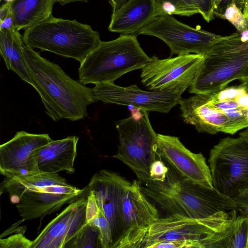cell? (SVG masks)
<instances>
[{
  "mask_svg": "<svg viewBox=\"0 0 248 248\" xmlns=\"http://www.w3.org/2000/svg\"><path fill=\"white\" fill-rule=\"evenodd\" d=\"M150 59L137 35L121 34L114 40L101 41L80 63L79 81L84 85L114 83L127 73L141 69Z\"/></svg>",
  "mask_w": 248,
  "mask_h": 248,
  "instance_id": "4",
  "label": "cell"
},
{
  "mask_svg": "<svg viewBox=\"0 0 248 248\" xmlns=\"http://www.w3.org/2000/svg\"><path fill=\"white\" fill-rule=\"evenodd\" d=\"M23 52L31 86L39 94L46 114L54 122H73L87 116V107L96 102L93 89L73 79L59 65L25 44Z\"/></svg>",
  "mask_w": 248,
  "mask_h": 248,
  "instance_id": "1",
  "label": "cell"
},
{
  "mask_svg": "<svg viewBox=\"0 0 248 248\" xmlns=\"http://www.w3.org/2000/svg\"><path fill=\"white\" fill-rule=\"evenodd\" d=\"M116 172L101 170L92 177L89 191L94 194L98 206L108 220L111 233V248H116L123 230V200L131 184Z\"/></svg>",
  "mask_w": 248,
  "mask_h": 248,
  "instance_id": "14",
  "label": "cell"
},
{
  "mask_svg": "<svg viewBox=\"0 0 248 248\" xmlns=\"http://www.w3.org/2000/svg\"><path fill=\"white\" fill-rule=\"evenodd\" d=\"M128 0H109L112 8V13L118 10Z\"/></svg>",
  "mask_w": 248,
  "mask_h": 248,
  "instance_id": "37",
  "label": "cell"
},
{
  "mask_svg": "<svg viewBox=\"0 0 248 248\" xmlns=\"http://www.w3.org/2000/svg\"><path fill=\"white\" fill-rule=\"evenodd\" d=\"M204 56L189 54L159 59L154 56L141 69V81L150 91L183 93L198 74Z\"/></svg>",
  "mask_w": 248,
  "mask_h": 248,
  "instance_id": "11",
  "label": "cell"
},
{
  "mask_svg": "<svg viewBox=\"0 0 248 248\" xmlns=\"http://www.w3.org/2000/svg\"><path fill=\"white\" fill-rule=\"evenodd\" d=\"M11 2H6L0 8V21L3 20L11 12Z\"/></svg>",
  "mask_w": 248,
  "mask_h": 248,
  "instance_id": "36",
  "label": "cell"
},
{
  "mask_svg": "<svg viewBox=\"0 0 248 248\" xmlns=\"http://www.w3.org/2000/svg\"><path fill=\"white\" fill-rule=\"evenodd\" d=\"M87 203L85 197L70 203L32 241L31 248H67L88 223Z\"/></svg>",
  "mask_w": 248,
  "mask_h": 248,
  "instance_id": "16",
  "label": "cell"
},
{
  "mask_svg": "<svg viewBox=\"0 0 248 248\" xmlns=\"http://www.w3.org/2000/svg\"><path fill=\"white\" fill-rule=\"evenodd\" d=\"M1 29H16L15 26L14 17L11 11L3 20L0 21V30Z\"/></svg>",
  "mask_w": 248,
  "mask_h": 248,
  "instance_id": "35",
  "label": "cell"
},
{
  "mask_svg": "<svg viewBox=\"0 0 248 248\" xmlns=\"http://www.w3.org/2000/svg\"><path fill=\"white\" fill-rule=\"evenodd\" d=\"M159 157L185 178L214 188L211 171L201 153L187 149L177 137L157 134Z\"/></svg>",
  "mask_w": 248,
  "mask_h": 248,
  "instance_id": "15",
  "label": "cell"
},
{
  "mask_svg": "<svg viewBox=\"0 0 248 248\" xmlns=\"http://www.w3.org/2000/svg\"><path fill=\"white\" fill-rule=\"evenodd\" d=\"M204 56L202 65L189 87L190 93L218 91L236 79L248 65V29L225 36Z\"/></svg>",
  "mask_w": 248,
  "mask_h": 248,
  "instance_id": "6",
  "label": "cell"
},
{
  "mask_svg": "<svg viewBox=\"0 0 248 248\" xmlns=\"http://www.w3.org/2000/svg\"><path fill=\"white\" fill-rule=\"evenodd\" d=\"M214 188L233 199L248 187V141L226 137L210 150L208 159Z\"/></svg>",
  "mask_w": 248,
  "mask_h": 248,
  "instance_id": "8",
  "label": "cell"
},
{
  "mask_svg": "<svg viewBox=\"0 0 248 248\" xmlns=\"http://www.w3.org/2000/svg\"><path fill=\"white\" fill-rule=\"evenodd\" d=\"M32 241L18 232L6 238L0 239V248H31Z\"/></svg>",
  "mask_w": 248,
  "mask_h": 248,
  "instance_id": "29",
  "label": "cell"
},
{
  "mask_svg": "<svg viewBox=\"0 0 248 248\" xmlns=\"http://www.w3.org/2000/svg\"><path fill=\"white\" fill-rule=\"evenodd\" d=\"M25 44L80 63L100 44L99 33L76 20L52 16L25 30Z\"/></svg>",
  "mask_w": 248,
  "mask_h": 248,
  "instance_id": "5",
  "label": "cell"
},
{
  "mask_svg": "<svg viewBox=\"0 0 248 248\" xmlns=\"http://www.w3.org/2000/svg\"><path fill=\"white\" fill-rule=\"evenodd\" d=\"M47 134L17 132L0 146V172L6 178L34 175L32 155L34 151L51 142Z\"/></svg>",
  "mask_w": 248,
  "mask_h": 248,
  "instance_id": "17",
  "label": "cell"
},
{
  "mask_svg": "<svg viewBox=\"0 0 248 248\" xmlns=\"http://www.w3.org/2000/svg\"><path fill=\"white\" fill-rule=\"evenodd\" d=\"M242 12L245 17L248 20V0H245Z\"/></svg>",
  "mask_w": 248,
  "mask_h": 248,
  "instance_id": "40",
  "label": "cell"
},
{
  "mask_svg": "<svg viewBox=\"0 0 248 248\" xmlns=\"http://www.w3.org/2000/svg\"><path fill=\"white\" fill-rule=\"evenodd\" d=\"M218 17L228 21L239 32L248 29V20L245 17L242 11L234 2L229 5Z\"/></svg>",
  "mask_w": 248,
  "mask_h": 248,
  "instance_id": "27",
  "label": "cell"
},
{
  "mask_svg": "<svg viewBox=\"0 0 248 248\" xmlns=\"http://www.w3.org/2000/svg\"><path fill=\"white\" fill-rule=\"evenodd\" d=\"M23 36L16 29L0 30V53L7 68L32 85L24 57Z\"/></svg>",
  "mask_w": 248,
  "mask_h": 248,
  "instance_id": "22",
  "label": "cell"
},
{
  "mask_svg": "<svg viewBox=\"0 0 248 248\" xmlns=\"http://www.w3.org/2000/svg\"><path fill=\"white\" fill-rule=\"evenodd\" d=\"M156 17L154 0H128L112 14L108 29L111 32L137 36Z\"/></svg>",
  "mask_w": 248,
  "mask_h": 248,
  "instance_id": "20",
  "label": "cell"
},
{
  "mask_svg": "<svg viewBox=\"0 0 248 248\" xmlns=\"http://www.w3.org/2000/svg\"><path fill=\"white\" fill-rule=\"evenodd\" d=\"M193 0L199 9L200 14L207 22H210L215 18L214 0Z\"/></svg>",
  "mask_w": 248,
  "mask_h": 248,
  "instance_id": "31",
  "label": "cell"
},
{
  "mask_svg": "<svg viewBox=\"0 0 248 248\" xmlns=\"http://www.w3.org/2000/svg\"><path fill=\"white\" fill-rule=\"evenodd\" d=\"M236 79L240 80L242 83H248V65L237 76Z\"/></svg>",
  "mask_w": 248,
  "mask_h": 248,
  "instance_id": "38",
  "label": "cell"
},
{
  "mask_svg": "<svg viewBox=\"0 0 248 248\" xmlns=\"http://www.w3.org/2000/svg\"><path fill=\"white\" fill-rule=\"evenodd\" d=\"M78 141L77 136H69L52 140L34 151L32 159L35 174L58 173L61 171L74 173Z\"/></svg>",
  "mask_w": 248,
  "mask_h": 248,
  "instance_id": "19",
  "label": "cell"
},
{
  "mask_svg": "<svg viewBox=\"0 0 248 248\" xmlns=\"http://www.w3.org/2000/svg\"><path fill=\"white\" fill-rule=\"evenodd\" d=\"M166 165L169 169L164 181L151 179L140 185L143 192L167 215L204 218L219 212L230 213L240 208L232 198L214 188L189 181Z\"/></svg>",
  "mask_w": 248,
  "mask_h": 248,
  "instance_id": "2",
  "label": "cell"
},
{
  "mask_svg": "<svg viewBox=\"0 0 248 248\" xmlns=\"http://www.w3.org/2000/svg\"><path fill=\"white\" fill-rule=\"evenodd\" d=\"M67 248H102L100 233L98 228L95 225L87 223Z\"/></svg>",
  "mask_w": 248,
  "mask_h": 248,
  "instance_id": "25",
  "label": "cell"
},
{
  "mask_svg": "<svg viewBox=\"0 0 248 248\" xmlns=\"http://www.w3.org/2000/svg\"><path fill=\"white\" fill-rule=\"evenodd\" d=\"M99 210V208L94 194L92 191H89L86 206V218L88 223L96 216Z\"/></svg>",
  "mask_w": 248,
  "mask_h": 248,
  "instance_id": "33",
  "label": "cell"
},
{
  "mask_svg": "<svg viewBox=\"0 0 248 248\" xmlns=\"http://www.w3.org/2000/svg\"><path fill=\"white\" fill-rule=\"evenodd\" d=\"M239 136L248 141V127L246 128V130L240 132Z\"/></svg>",
  "mask_w": 248,
  "mask_h": 248,
  "instance_id": "41",
  "label": "cell"
},
{
  "mask_svg": "<svg viewBox=\"0 0 248 248\" xmlns=\"http://www.w3.org/2000/svg\"><path fill=\"white\" fill-rule=\"evenodd\" d=\"M88 223L98 228L102 248H111L112 239L109 223L100 209L96 216Z\"/></svg>",
  "mask_w": 248,
  "mask_h": 248,
  "instance_id": "28",
  "label": "cell"
},
{
  "mask_svg": "<svg viewBox=\"0 0 248 248\" xmlns=\"http://www.w3.org/2000/svg\"><path fill=\"white\" fill-rule=\"evenodd\" d=\"M88 190V186L80 189L70 185L36 188L24 193L16 207L25 220L43 217L59 211L64 204L78 200Z\"/></svg>",
  "mask_w": 248,
  "mask_h": 248,
  "instance_id": "18",
  "label": "cell"
},
{
  "mask_svg": "<svg viewBox=\"0 0 248 248\" xmlns=\"http://www.w3.org/2000/svg\"><path fill=\"white\" fill-rule=\"evenodd\" d=\"M132 108L130 117L116 124L119 145L113 157L130 168L143 185L151 180V164L159 158L157 134L150 123L148 111Z\"/></svg>",
  "mask_w": 248,
  "mask_h": 248,
  "instance_id": "7",
  "label": "cell"
},
{
  "mask_svg": "<svg viewBox=\"0 0 248 248\" xmlns=\"http://www.w3.org/2000/svg\"><path fill=\"white\" fill-rule=\"evenodd\" d=\"M67 186L69 184L58 173H44L34 175L5 177L1 185L0 190L9 194L11 202L18 203L22 195L35 188L53 185Z\"/></svg>",
  "mask_w": 248,
  "mask_h": 248,
  "instance_id": "24",
  "label": "cell"
},
{
  "mask_svg": "<svg viewBox=\"0 0 248 248\" xmlns=\"http://www.w3.org/2000/svg\"><path fill=\"white\" fill-rule=\"evenodd\" d=\"M248 239V217L237 216L236 210L222 228L203 243V248H247Z\"/></svg>",
  "mask_w": 248,
  "mask_h": 248,
  "instance_id": "21",
  "label": "cell"
},
{
  "mask_svg": "<svg viewBox=\"0 0 248 248\" xmlns=\"http://www.w3.org/2000/svg\"><path fill=\"white\" fill-rule=\"evenodd\" d=\"M168 169V167L161 159H156L151 164L150 167L151 179L155 181H164Z\"/></svg>",
  "mask_w": 248,
  "mask_h": 248,
  "instance_id": "30",
  "label": "cell"
},
{
  "mask_svg": "<svg viewBox=\"0 0 248 248\" xmlns=\"http://www.w3.org/2000/svg\"><path fill=\"white\" fill-rule=\"evenodd\" d=\"M247 248H248V241H247Z\"/></svg>",
  "mask_w": 248,
  "mask_h": 248,
  "instance_id": "43",
  "label": "cell"
},
{
  "mask_svg": "<svg viewBox=\"0 0 248 248\" xmlns=\"http://www.w3.org/2000/svg\"><path fill=\"white\" fill-rule=\"evenodd\" d=\"M57 1L62 6L74 2H83L85 3L88 2V0H57Z\"/></svg>",
  "mask_w": 248,
  "mask_h": 248,
  "instance_id": "39",
  "label": "cell"
},
{
  "mask_svg": "<svg viewBox=\"0 0 248 248\" xmlns=\"http://www.w3.org/2000/svg\"><path fill=\"white\" fill-rule=\"evenodd\" d=\"M179 104L184 121L199 132L233 135L248 127V83L195 94Z\"/></svg>",
  "mask_w": 248,
  "mask_h": 248,
  "instance_id": "3",
  "label": "cell"
},
{
  "mask_svg": "<svg viewBox=\"0 0 248 248\" xmlns=\"http://www.w3.org/2000/svg\"><path fill=\"white\" fill-rule=\"evenodd\" d=\"M138 180L126 188L123 200V230L116 248H140L151 225L160 217Z\"/></svg>",
  "mask_w": 248,
  "mask_h": 248,
  "instance_id": "12",
  "label": "cell"
},
{
  "mask_svg": "<svg viewBox=\"0 0 248 248\" xmlns=\"http://www.w3.org/2000/svg\"><path fill=\"white\" fill-rule=\"evenodd\" d=\"M57 0H14L11 11L16 30H27L47 19L52 16Z\"/></svg>",
  "mask_w": 248,
  "mask_h": 248,
  "instance_id": "23",
  "label": "cell"
},
{
  "mask_svg": "<svg viewBox=\"0 0 248 248\" xmlns=\"http://www.w3.org/2000/svg\"><path fill=\"white\" fill-rule=\"evenodd\" d=\"M231 217L219 212L204 218H191L178 215L159 218L150 227L141 248H149L161 241L180 243L182 248H203L204 242L220 230Z\"/></svg>",
  "mask_w": 248,
  "mask_h": 248,
  "instance_id": "9",
  "label": "cell"
},
{
  "mask_svg": "<svg viewBox=\"0 0 248 248\" xmlns=\"http://www.w3.org/2000/svg\"><path fill=\"white\" fill-rule=\"evenodd\" d=\"M245 1V0H214L215 16L218 17L223 14L227 7L233 2L242 11Z\"/></svg>",
  "mask_w": 248,
  "mask_h": 248,
  "instance_id": "32",
  "label": "cell"
},
{
  "mask_svg": "<svg viewBox=\"0 0 248 248\" xmlns=\"http://www.w3.org/2000/svg\"><path fill=\"white\" fill-rule=\"evenodd\" d=\"M92 89L96 101L161 113H168L179 104L183 93L176 91H146L135 84L121 87L114 83L97 84Z\"/></svg>",
  "mask_w": 248,
  "mask_h": 248,
  "instance_id": "13",
  "label": "cell"
},
{
  "mask_svg": "<svg viewBox=\"0 0 248 248\" xmlns=\"http://www.w3.org/2000/svg\"><path fill=\"white\" fill-rule=\"evenodd\" d=\"M5 0L6 2H12L14 0Z\"/></svg>",
  "mask_w": 248,
  "mask_h": 248,
  "instance_id": "42",
  "label": "cell"
},
{
  "mask_svg": "<svg viewBox=\"0 0 248 248\" xmlns=\"http://www.w3.org/2000/svg\"><path fill=\"white\" fill-rule=\"evenodd\" d=\"M238 204L240 208H243L248 212V187L240 190L233 199Z\"/></svg>",
  "mask_w": 248,
  "mask_h": 248,
  "instance_id": "34",
  "label": "cell"
},
{
  "mask_svg": "<svg viewBox=\"0 0 248 248\" xmlns=\"http://www.w3.org/2000/svg\"><path fill=\"white\" fill-rule=\"evenodd\" d=\"M140 34L155 36L163 41L170 48V57L175 54L204 55L225 37L191 27L169 15L157 16L138 35Z\"/></svg>",
  "mask_w": 248,
  "mask_h": 248,
  "instance_id": "10",
  "label": "cell"
},
{
  "mask_svg": "<svg viewBox=\"0 0 248 248\" xmlns=\"http://www.w3.org/2000/svg\"><path fill=\"white\" fill-rule=\"evenodd\" d=\"M156 16L178 15L190 16L199 11L188 6L182 0H154Z\"/></svg>",
  "mask_w": 248,
  "mask_h": 248,
  "instance_id": "26",
  "label": "cell"
}]
</instances>
